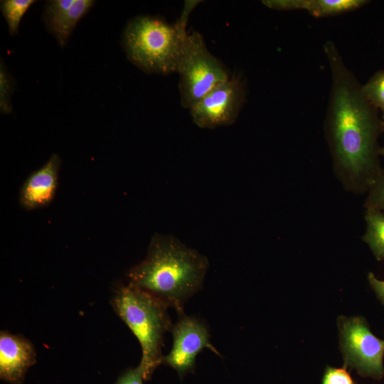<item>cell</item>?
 <instances>
[{
  "label": "cell",
  "instance_id": "obj_1",
  "mask_svg": "<svg viewBox=\"0 0 384 384\" xmlns=\"http://www.w3.org/2000/svg\"><path fill=\"white\" fill-rule=\"evenodd\" d=\"M324 51L331 76L324 134L334 171L347 191L365 193L382 170L378 141L384 120L364 96L336 44L326 41Z\"/></svg>",
  "mask_w": 384,
  "mask_h": 384
},
{
  "label": "cell",
  "instance_id": "obj_2",
  "mask_svg": "<svg viewBox=\"0 0 384 384\" xmlns=\"http://www.w3.org/2000/svg\"><path fill=\"white\" fill-rule=\"evenodd\" d=\"M207 257L171 235L155 233L146 258L127 272L129 283L154 297L177 314L203 287Z\"/></svg>",
  "mask_w": 384,
  "mask_h": 384
},
{
  "label": "cell",
  "instance_id": "obj_3",
  "mask_svg": "<svg viewBox=\"0 0 384 384\" xmlns=\"http://www.w3.org/2000/svg\"><path fill=\"white\" fill-rule=\"evenodd\" d=\"M111 304L139 342L142 352L139 366L144 380L150 379L156 368L162 363L164 336L173 326L169 307L129 283L116 287Z\"/></svg>",
  "mask_w": 384,
  "mask_h": 384
},
{
  "label": "cell",
  "instance_id": "obj_4",
  "mask_svg": "<svg viewBox=\"0 0 384 384\" xmlns=\"http://www.w3.org/2000/svg\"><path fill=\"white\" fill-rule=\"evenodd\" d=\"M186 20L171 24L157 16L142 15L131 19L122 37L129 60L149 74L176 72L188 35Z\"/></svg>",
  "mask_w": 384,
  "mask_h": 384
},
{
  "label": "cell",
  "instance_id": "obj_5",
  "mask_svg": "<svg viewBox=\"0 0 384 384\" xmlns=\"http://www.w3.org/2000/svg\"><path fill=\"white\" fill-rule=\"evenodd\" d=\"M176 72L181 104L186 109L230 78L224 65L208 50L203 38L196 31L186 38Z\"/></svg>",
  "mask_w": 384,
  "mask_h": 384
},
{
  "label": "cell",
  "instance_id": "obj_6",
  "mask_svg": "<svg viewBox=\"0 0 384 384\" xmlns=\"http://www.w3.org/2000/svg\"><path fill=\"white\" fill-rule=\"evenodd\" d=\"M344 368L363 376L380 379L384 375V341L377 338L362 316H341L337 320Z\"/></svg>",
  "mask_w": 384,
  "mask_h": 384
},
{
  "label": "cell",
  "instance_id": "obj_7",
  "mask_svg": "<svg viewBox=\"0 0 384 384\" xmlns=\"http://www.w3.org/2000/svg\"><path fill=\"white\" fill-rule=\"evenodd\" d=\"M245 99L244 82L240 77L230 76L189 109L192 120L202 129L230 125L237 119Z\"/></svg>",
  "mask_w": 384,
  "mask_h": 384
},
{
  "label": "cell",
  "instance_id": "obj_8",
  "mask_svg": "<svg viewBox=\"0 0 384 384\" xmlns=\"http://www.w3.org/2000/svg\"><path fill=\"white\" fill-rule=\"evenodd\" d=\"M173 344L170 352L163 357L164 363L182 378L193 370L198 354L205 348L216 355L220 353L210 341V333L206 324L201 319L178 314V320L171 329Z\"/></svg>",
  "mask_w": 384,
  "mask_h": 384
},
{
  "label": "cell",
  "instance_id": "obj_9",
  "mask_svg": "<svg viewBox=\"0 0 384 384\" xmlns=\"http://www.w3.org/2000/svg\"><path fill=\"white\" fill-rule=\"evenodd\" d=\"M60 165V157L53 153L43 166L26 179L19 192V204L22 208L32 210L52 201L58 186Z\"/></svg>",
  "mask_w": 384,
  "mask_h": 384
},
{
  "label": "cell",
  "instance_id": "obj_10",
  "mask_svg": "<svg viewBox=\"0 0 384 384\" xmlns=\"http://www.w3.org/2000/svg\"><path fill=\"white\" fill-rule=\"evenodd\" d=\"M32 343L21 335L0 332V377L11 384H19L36 363Z\"/></svg>",
  "mask_w": 384,
  "mask_h": 384
},
{
  "label": "cell",
  "instance_id": "obj_11",
  "mask_svg": "<svg viewBox=\"0 0 384 384\" xmlns=\"http://www.w3.org/2000/svg\"><path fill=\"white\" fill-rule=\"evenodd\" d=\"M367 0H264L267 7L278 11L305 10L311 16L323 18L356 10L367 4Z\"/></svg>",
  "mask_w": 384,
  "mask_h": 384
},
{
  "label": "cell",
  "instance_id": "obj_12",
  "mask_svg": "<svg viewBox=\"0 0 384 384\" xmlns=\"http://www.w3.org/2000/svg\"><path fill=\"white\" fill-rule=\"evenodd\" d=\"M95 3L92 0H75L69 9L43 18L48 31L55 37L59 46L63 48L67 44L77 23Z\"/></svg>",
  "mask_w": 384,
  "mask_h": 384
},
{
  "label": "cell",
  "instance_id": "obj_13",
  "mask_svg": "<svg viewBox=\"0 0 384 384\" xmlns=\"http://www.w3.org/2000/svg\"><path fill=\"white\" fill-rule=\"evenodd\" d=\"M366 233L363 240L367 243L378 261L384 260V213L373 208H366Z\"/></svg>",
  "mask_w": 384,
  "mask_h": 384
},
{
  "label": "cell",
  "instance_id": "obj_14",
  "mask_svg": "<svg viewBox=\"0 0 384 384\" xmlns=\"http://www.w3.org/2000/svg\"><path fill=\"white\" fill-rule=\"evenodd\" d=\"M34 0H3L0 3V9L11 36L18 32V27L22 17L33 5Z\"/></svg>",
  "mask_w": 384,
  "mask_h": 384
},
{
  "label": "cell",
  "instance_id": "obj_15",
  "mask_svg": "<svg viewBox=\"0 0 384 384\" xmlns=\"http://www.w3.org/2000/svg\"><path fill=\"white\" fill-rule=\"evenodd\" d=\"M362 91L368 101L381 110L384 117V70L377 72L362 85Z\"/></svg>",
  "mask_w": 384,
  "mask_h": 384
},
{
  "label": "cell",
  "instance_id": "obj_16",
  "mask_svg": "<svg viewBox=\"0 0 384 384\" xmlns=\"http://www.w3.org/2000/svg\"><path fill=\"white\" fill-rule=\"evenodd\" d=\"M14 90V80L6 70L4 63H0V111L8 114L12 111L11 95Z\"/></svg>",
  "mask_w": 384,
  "mask_h": 384
},
{
  "label": "cell",
  "instance_id": "obj_17",
  "mask_svg": "<svg viewBox=\"0 0 384 384\" xmlns=\"http://www.w3.org/2000/svg\"><path fill=\"white\" fill-rule=\"evenodd\" d=\"M365 202L366 208H373L384 213V169L368 188Z\"/></svg>",
  "mask_w": 384,
  "mask_h": 384
},
{
  "label": "cell",
  "instance_id": "obj_18",
  "mask_svg": "<svg viewBox=\"0 0 384 384\" xmlns=\"http://www.w3.org/2000/svg\"><path fill=\"white\" fill-rule=\"evenodd\" d=\"M322 384H356L346 368L326 366Z\"/></svg>",
  "mask_w": 384,
  "mask_h": 384
},
{
  "label": "cell",
  "instance_id": "obj_19",
  "mask_svg": "<svg viewBox=\"0 0 384 384\" xmlns=\"http://www.w3.org/2000/svg\"><path fill=\"white\" fill-rule=\"evenodd\" d=\"M144 374L139 364L124 372L117 380L115 384H144Z\"/></svg>",
  "mask_w": 384,
  "mask_h": 384
},
{
  "label": "cell",
  "instance_id": "obj_20",
  "mask_svg": "<svg viewBox=\"0 0 384 384\" xmlns=\"http://www.w3.org/2000/svg\"><path fill=\"white\" fill-rule=\"evenodd\" d=\"M368 279L377 297L384 304V281L377 279L372 272L368 273Z\"/></svg>",
  "mask_w": 384,
  "mask_h": 384
},
{
  "label": "cell",
  "instance_id": "obj_21",
  "mask_svg": "<svg viewBox=\"0 0 384 384\" xmlns=\"http://www.w3.org/2000/svg\"><path fill=\"white\" fill-rule=\"evenodd\" d=\"M379 154H380V156H384V146H383L382 148L380 149Z\"/></svg>",
  "mask_w": 384,
  "mask_h": 384
},
{
  "label": "cell",
  "instance_id": "obj_22",
  "mask_svg": "<svg viewBox=\"0 0 384 384\" xmlns=\"http://www.w3.org/2000/svg\"><path fill=\"white\" fill-rule=\"evenodd\" d=\"M383 124H384V121H383Z\"/></svg>",
  "mask_w": 384,
  "mask_h": 384
}]
</instances>
